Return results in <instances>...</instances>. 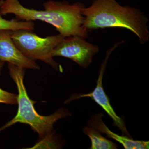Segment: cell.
Returning a JSON list of instances; mask_svg holds the SVG:
<instances>
[{
	"label": "cell",
	"mask_w": 149,
	"mask_h": 149,
	"mask_svg": "<svg viewBox=\"0 0 149 149\" xmlns=\"http://www.w3.org/2000/svg\"><path fill=\"white\" fill-rule=\"evenodd\" d=\"M83 132L91 139V146L90 149H116L118 146L116 144L102 136L101 133L91 127H85Z\"/></svg>",
	"instance_id": "9c48e42d"
},
{
	"label": "cell",
	"mask_w": 149,
	"mask_h": 149,
	"mask_svg": "<svg viewBox=\"0 0 149 149\" xmlns=\"http://www.w3.org/2000/svg\"><path fill=\"white\" fill-rule=\"evenodd\" d=\"M4 64V62L0 61V75L1 74Z\"/></svg>",
	"instance_id": "4fadbf2b"
},
{
	"label": "cell",
	"mask_w": 149,
	"mask_h": 149,
	"mask_svg": "<svg viewBox=\"0 0 149 149\" xmlns=\"http://www.w3.org/2000/svg\"><path fill=\"white\" fill-rule=\"evenodd\" d=\"M35 28V24L32 21H18L15 19L7 20L2 16L0 13V30L11 31L19 29H26L32 31Z\"/></svg>",
	"instance_id": "30bf717a"
},
{
	"label": "cell",
	"mask_w": 149,
	"mask_h": 149,
	"mask_svg": "<svg viewBox=\"0 0 149 149\" xmlns=\"http://www.w3.org/2000/svg\"><path fill=\"white\" fill-rule=\"evenodd\" d=\"M17 95L10 93L0 88V103L6 104H17Z\"/></svg>",
	"instance_id": "7c38bea8"
},
{
	"label": "cell",
	"mask_w": 149,
	"mask_h": 149,
	"mask_svg": "<svg viewBox=\"0 0 149 149\" xmlns=\"http://www.w3.org/2000/svg\"><path fill=\"white\" fill-rule=\"evenodd\" d=\"M102 113L93 115L88 122V126L93 127L104 133L107 137L120 143L125 149H149V141L134 140L126 136H119L110 130L102 120Z\"/></svg>",
	"instance_id": "ba28073f"
},
{
	"label": "cell",
	"mask_w": 149,
	"mask_h": 149,
	"mask_svg": "<svg viewBox=\"0 0 149 149\" xmlns=\"http://www.w3.org/2000/svg\"><path fill=\"white\" fill-rule=\"evenodd\" d=\"M8 68L10 75L18 90V109L15 117L1 127L0 132L17 123H20L30 125L41 138L52 134L54 123L59 119L71 115L70 113L66 109L61 108L50 115L46 116L38 114L34 107L35 102L29 98L24 86V68L10 63H8Z\"/></svg>",
	"instance_id": "3957f363"
},
{
	"label": "cell",
	"mask_w": 149,
	"mask_h": 149,
	"mask_svg": "<svg viewBox=\"0 0 149 149\" xmlns=\"http://www.w3.org/2000/svg\"><path fill=\"white\" fill-rule=\"evenodd\" d=\"M83 27L87 31L106 28L128 29L144 45L149 39L148 19L138 9L122 6L116 0H93L83 8Z\"/></svg>",
	"instance_id": "7a4b0ae2"
},
{
	"label": "cell",
	"mask_w": 149,
	"mask_h": 149,
	"mask_svg": "<svg viewBox=\"0 0 149 149\" xmlns=\"http://www.w3.org/2000/svg\"><path fill=\"white\" fill-rule=\"evenodd\" d=\"M120 44H119V43L115 44L112 48L109 49L107 52L105 58L102 63L100 69L98 78L97 81L95 88L93 92L88 94H79L72 95L68 100L66 101V102L68 103L74 100L83 98H91L101 107L107 114L109 116L113 121V125L116 126L121 131L122 135L131 138V135L129 134L128 130L126 129L124 118L118 116L115 111L110 102L109 98L104 91L103 85L104 74L109 56L113 51Z\"/></svg>",
	"instance_id": "8992f818"
},
{
	"label": "cell",
	"mask_w": 149,
	"mask_h": 149,
	"mask_svg": "<svg viewBox=\"0 0 149 149\" xmlns=\"http://www.w3.org/2000/svg\"><path fill=\"white\" fill-rule=\"evenodd\" d=\"M12 31L0 30V61L22 68L40 69V66L33 60L25 56L17 47L12 38Z\"/></svg>",
	"instance_id": "52a82bcc"
},
{
	"label": "cell",
	"mask_w": 149,
	"mask_h": 149,
	"mask_svg": "<svg viewBox=\"0 0 149 149\" xmlns=\"http://www.w3.org/2000/svg\"><path fill=\"white\" fill-rule=\"evenodd\" d=\"M99 52L97 46L87 42L84 37L73 36L63 38L55 48L52 55L70 59L86 68L91 65L93 57Z\"/></svg>",
	"instance_id": "5b68a950"
},
{
	"label": "cell",
	"mask_w": 149,
	"mask_h": 149,
	"mask_svg": "<svg viewBox=\"0 0 149 149\" xmlns=\"http://www.w3.org/2000/svg\"><path fill=\"white\" fill-rule=\"evenodd\" d=\"M3 1V0H1V1Z\"/></svg>",
	"instance_id": "5bb4252c"
},
{
	"label": "cell",
	"mask_w": 149,
	"mask_h": 149,
	"mask_svg": "<svg viewBox=\"0 0 149 149\" xmlns=\"http://www.w3.org/2000/svg\"><path fill=\"white\" fill-rule=\"evenodd\" d=\"M60 147L56 139L53 136V134H49L43 138V139L32 148L29 149H57Z\"/></svg>",
	"instance_id": "8fae6325"
},
{
	"label": "cell",
	"mask_w": 149,
	"mask_h": 149,
	"mask_svg": "<svg viewBox=\"0 0 149 149\" xmlns=\"http://www.w3.org/2000/svg\"><path fill=\"white\" fill-rule=\"evenodd\" d=\"M44 6V10H38L24 7L19 0H3L0 1V13L2 15L13 14L22 21L45 22L55 27L65 38L88 37V31L83 27V4L50 1Z\"/></svg>",
	"instance_id": "6da1fadb"
},
{
	"label": "cell",
	"mask_w": 149,
	"mask_h": 149,
	"mask_svg": "<svg viewBox=\"0 0 149 149\" xmlns=\"http://www.w3.org/2000/svg\"><path fill=\"white\" fill-rule=\"evenodd\" d=\"M64 38L60 34L43 38L26 29L15 30L12 33L15 45L24 55L33 60L45 62L60 71H62V68L54 61L52 54Z\"/></svg>",
	"instance_id": "277c9868"
}]
</instances>
